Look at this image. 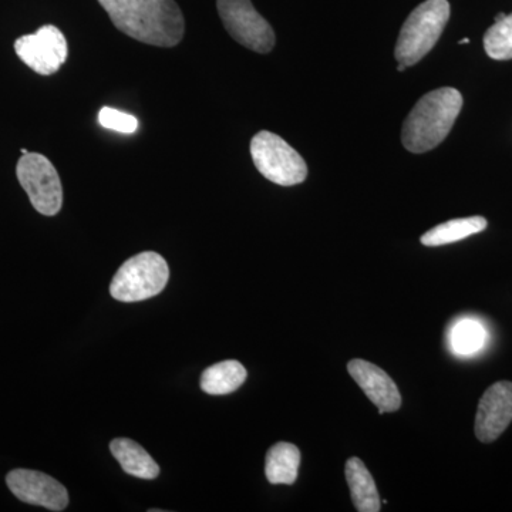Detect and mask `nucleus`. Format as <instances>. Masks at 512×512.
<instances>
[{
    "mask_svg": "<svg viewBox=\"0 0 512 512\" xmlns=\"http://www.w3.org/2000/svg\"><path fill=\"white\" fill-rule=\"evenodd\" d=\"M124 35L157 47L183 40L185 20L175 0H97Z\"/></svg>",
    "mask_w": 512,
    "mask_h": 512,
    "instance_id": "obj_1",
    "label": "nucleus"
},
{
    "mask_svg": "<svg viewBox=\"0 0 512 512\" xmlns=\"http://www.w3.org/2000/svg\"><path fill=\"white\" fill-rule=\"evenodd\" d=\"M463 107V96L453 87H443L421 97L403 124V146L423 154L443 143Z\"/></svg>",
    "mask_w": 512,
    "mask_h": 512,
    "instance_id": "obj_2",
    "label": "nucleus"
},
{
    "mask_svg": "<svg viewBox=\"0 0 512 512\" xmlns=\"http://www.w3.org/2000/svg\"><path fill=\"white\" fill-rule=\"evenodd\" d=\"M450 19L447 0H426L404 22L396 45V59L404 66H414L439 42Z\"/></svg>",
    "mask_w": 512,
    "mask_h": 512,
    "instance_id": "obj_3",
    "label": "nucleus"
},
{
    "mask_svg": "<svg viewBox=\"0 0 512 512\" xmlns=\"http://www.w3.org/2000/svg\"><path fill=\"white\" fill-rule=\"evenodd\" d=\"M170 279L167 261L157 252H141L120 266L110 293L120 302H141L164 291Z\"/></svg>",
    "mask_w": 512,
    "mask_h": 512,
    "instance_id": "obj_4",
    "label": "nucleus"
},
{
    "mask_svg": "<svg viewBox=\"0 0 512 512\" xmlns=\"http://www.w3.org/2000/svg\"><path fill=\"white\" fill-rule=\"evenodd\" d=\"M251 156L256 170L271 183L292 187L308 177V165L301 154L271 131H261L252 138Z\"/></svg>",
    "mask_w": 512,
    "mask_h": 512,
    "instance_id": "obj_5",
    "label": "nucleus"
},
{
    "mask_svg": "<svg viewBox=\"0 0 512 512\" xmlns=\"http://www.w3.org/2000/svg\"><path fill=\"white\" fill-rule=\"evenodd\" d=\"M16 175L37 212L46 217L59 214L63 205L62 181L49 158L37 153L23 154Z\"/></svg>",
    "mask_w": 512,
    "mask_h": 512,
    "instance_id": "obj_6",
    "label": "nucleus"
},
{
    "mask_svg": "<svg viewBox=\"0 0 512 512\" xmlns=\"http://www.w3.org/2000/svg\"><path fill=\"white\" fill-rule=\"evenodd\" d=\"M217 9L224 28L239 45L261 55L274 49V29L254 8L251 0H217Z\"/></svg>",
    "mask_w": 512,
    "mask_h": 512,
    "instance_id": "obj_7",
    "label": "nucleus"
},
{
    "mask_svg": "<svg viewBox=\"0 0 512 512\" xmlns=\"http://www.w3.org/2000/svg\"><path fill=\"white\" fill-rule=\"evenodd\" d=\"M15 52L33 72L50 76L59 72L69 56L66 37L56 26H42L36 33L19 37Z\"/></svg>",
    "mask_w": 512,
    "mask_h": 512,
    "instance_id": "obj_8",
    "label": "nucleus"
},
{
    "mask_svg": "<svg viewBox=\"0 0 512 512\" xmlns=\"http://www.w3.org/2000/svg\"><path fill=\"white\" fill-rule=\"evenodd\" d=\"M9 490L18 500L26 504L45 507L50 511H63L69 505V494L63 484L40 471H10L6 477Z\"/></svg>",
    "mask_w": 512,
    "mask_h": 512,
    "instance_id": "obj_9",
    "label": "nucleus"
},
{
    "mask_svg": "<svg viewBox=\"0 0 512 512\" xmlns=\"http://www.w3.org/2000/svg\"><path fill=\"white\" fill-rule=\"evenodd\" d=\"M512 421V382L501 380L488 387L478 403L476 436L481 443H493Z\"/></svg>",
    "mask_w": 512,
    "mask_h": 512,
    "instance_id": "obj_10",
    "label": "nucleus"
},
{
    "mask_svg": "<svg viewBox=\"0 0 512 512\" xmlns=\"http://www.w3.org/2000/svg\"><path fill=\"white\" fill-rule=\"evenodd\" d=\"M348 372L379 409V414L397 412L402 407V394L396 383L380 367L366 360L353 359L349 362Z\"/></svg>",
    "mask_w": 512,
    "mask_h": 512,
    "instance_id": "obj_11",
    "label": "nucleus"
},
{
    "mask_svg": "<svg viewBox=\"0 0 512 512\" xmlns=\"http://www.w3.org/2000/svg\"><path fill=\"white\" fill-rule=\"evenodd\" d=\"M346 481H348L353 505L359 512H379L380 495L375 480L369 473L365 463L360 458H349L345 467Z\"/></svg>",
    "mask_w": 512,
    "mask_h": 512,
    "instance_id": "obj_12",
    "label": "nucleus"
},
{
    "mask_svg": "<svg viewBox=\"0 0 512 512\" xmlns=\"http://www.w3.org/2000/svg\"><path fill=\"white\" fill-rule=\"evenodd\" d=\"M110 451L119 461L124 473L141 478L154 480L160 476V467L154 458L140 444L130 439H116L110 443Z\"/></svg>",
    "mask_w": 512,
    "mask_h": 512,
    "instance_id": "obj_13",
    "label": "nucleus"
},
{
    "mask_svg": "<svg viewBox=\"0 0 512 512\" xmlns=\"http://www.w3.org/2000/svg\"><path fill=\"white\" fill-rule=\"evenodd\" d=\"M301 451L291 443H278L269 448L265 461V476L271 484L295 483L298 478Z\"/></svg>",
    "mask_w": 512,
    "mask_h": 512,
    "instance_id": "obj_14",
    "label": "nucleus"
},
{
    "mask_svg": "<svg viewBox=\"0 0 512 512\" xmlns=\"http://www.w3.org/2000/svg\"><path fill=\"white\" fill-rule=\"evenodd\" d=\"M247 380V369L237 360L208 367L201 376V389L212 396L234 393Z\"/></svg>",
    "mask_w": 512,
    "mask_h": 512,
    "instance_id": "obj_15",
    "label": "nucleus"
},
{
    "mask_svg": "<svg viewBox=\"0 0 512 512\" xmlns=\"http://www.w3.org/2000/svg\"><path fill=\"white\" fill-rule=\"evenodd\" d=\"M487 225L488 222L484 217L457 218L430 229L420 238V241L424 247H441V245L453 244L471 235L480 234Z\"/></svg>",
    "mask_w": 512,
    "mask_h": 512,
    "instance_id": "obj_16",
    "label": "nucleus"
},
{
    "mask_svg": "<svg viewBox=\"0 0 512 512\" xmlns=\"http://www.w3.org/2000/svg\"><path fill=\"white\" fill-rule=\"evenodd\" d=\"M487 333L481 323L473 319H464L458 322L451 330V346L457 355H473L483 348Z\"/></svg>",
    "mask_w": 512,
    "mask_h": 512,
    "instance_id": "obj_17",
    "label": "nucleus"
},
{
    "mask_svg": "<svg viewBox=\"0 0 512 512\" xmlns=\"http://www.w3.org/2000/svg\"><path fill=\"white\" fill-rule=\"evenodd\" d=\"M485 53L494 60L512 59V13L495 22L484 36Z\"/></svg>",
    "mask_w": 512,
    "mask_h": 512,
    "instance_id": "obj_18",
    "label": "nucleus"
},
{
    "mask_svg": "<svg viewBox=\"0 0 512 512\" xmlns=\"http://www.w3.org/2000/svg\"><path fill=\"white\" fill-rule=\"evenodd\" d=\"M99 121L101 126L107 130L119 131L123 134L136 133L138 128L136 117L124 113V111L111 109V107H103L100 110Z\"/></svg>",
    "mask_w": 512,
    "mask_h": 512,
    "instance_id": "obj_19",
    "label": "nucleus"
},
{
    "mask_svg": "<svg viewBox=\"0 0 512 512\" xmlns=\"http://www.w3.org/2000/svg\"><path fill=\"white\" fill-rule=\"evenodd\" d=\"M505 13H500V15L497 16V18H495V22H498V20H503L505 18Z\"/></svg>",
    "mask_w": 512,
    "mask_h": 512,
    "instance_id": "obj_20",
    "label": "nucleus"
},
{
    "mask_svg": "<svg viewBox=\"0 0 512 512\" xmlns=\"http://www.w3.org/2000/svg\"><path fill=\"white\" fill-rule=\"evenodd\" d=\"M460 45H467V43H470V39H468V37H466V39H463V40H460Z\"/></svg>",
    "mask_w": 512,
    "mask_h": 512,
    "instance_id": "obj_21",
    "label": "nucleus"
},
{
    "mask_svg": "<svg viewBox=\"0 0 512 512\" xmlns=\"http://www.w3.org/2000/svg\"><path fill=\"white\" fill-rule=\"evenodd\" d=\"M397 70H399V72H404V70H406V66H404V64H399V67H397Z\"/></svg>",
    "mask_w": 512,
    "mask_h": 512,
    "instance_id": "obj_22",
    "label": "nucleus"
}]
</instances>
